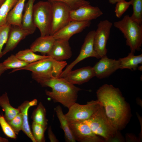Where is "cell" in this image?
<instances>
[{
	"instance_id": "6da1fadb",
	"label": "cell",
	"mask_w": 142,
	"mask_h": 142,
	"mask_svg": "<svg viewBox=\"0 0 142 142\" xmlns=\"http://www.w3.org/2000/svg\"><path fill=\"white\" fill-rule=\"evenodd\" d=\"M96 94L111 124L118 131L123 128L128 122L130 110L119 88L104 84L97 90Z\"/></svg>"
},
{
	"instance_id": "7a4b0ae2",
	"label": "cell",
	"mask_w": 142,
	"mask_h": 142,
	"mask_svg": "<svg viewBox=\"0 0 142 142\" xmlns=\"http://www.w3.org/2000/svg\"><path fill=\"white\" fill-rule=\"evenodd\" d=\"M39 83L43 87L51 88V91L45 90L46 95L68 109L76 103L78 93L81 90L62 77L51 78Z\"/></svg>"
},
{
	"instance_id": "3957f363",
	"label": "cell",
	"mask_w": 142,
	"mask_h": 142,
	"mask_svg": "<svg viewBox=\"0 0 142 142\" xmlns=\"http://www.w3.org/2000/svg\"><path fill=\"white\" fill-rule=\"evenodd\" d=\"M67 64L65 61H57L50 57L29 64L22 68L14 69L10 73L21 70L30 71L32 78L39 83L51 78L59 77Z\"/></svg>"
},
{
	"instance_id": "277c9868",
	"label": "cell",
	"mask_w": 142,
	"mask_h": 142,
	"mask_svg": "<svg viewBox=\"0 0 142 142\" xmlns=\"http://www.w3.org/2000/svg\"><path fill=\"white\" fill-rule=\"evenodd\" d=\"M114 27L119 29L126 39V43L131 52L134 53L141 49L142 44V25L133 20L130 16L125 15L120 21L114 23Z\"/></svg>"
},
{
	"instance_id": "5b68a950",
	"label": "cell",
	"mask_w": 142,
	"mask_h": 142,
	"mask_svg": "<svg viewBox=\"0 0 142 142\" xmlns=\"http://www.w3.org/2000/svg\"><path fill=\"white\" fill-rule=\"evenodd\" d=\"M82 122L88 125L95 135L106 141L120 140L118 131L110 123L102 105L90 118Z\"/></svg>"
},
{
	"instance_id": "8992f818",
	"label": "cell",
	"mask_w": 142,
	"mask_h": 142,
	"mask_svg": "<svg viewBox=\"0 0 142 142\" xmlns=\"http://www.w3.org/2000/svg\"><path fill=\"white\" fill-rule=\"evenodd\" d=\"M33 20L39 30L40 36L50 35L52 22L51 3L48 1H39L34 4Z\"/></svg>"
},
{
	"instance_id": "52a82bcc",
	"label": "cell",
	"mask_w": 142,
	"mask_h": 142,
	"mask_svg": "<svg viewBox=\"0 0 142 142\" xmlns=\"http://www.w3.org/2000/svg\"><path fill=\"white\" fill-rule=\"evenodd\" d=\"M101 105L97 100L88 102L85 105L76 103L68 109L65 115L69 123L82 122L90 118Z\"/></svg>"
},
{
	"instance_id": "ba28073f",
	"label": "cell",
	"mask_w": 142,
	"mask_h": 142,
	"mask_svg": "<svg viewBox=\"0 0 142 142\" xmlns=\"http://www.w3.org/2000/svg\"><path fill=\"white\" fill-rule=\"evenodd\" d=\"M51 4L52 17L50 35H53L71 21V9L67 4L62 2L55 1Z\"/></svg>"
},
{
	"instance_id": "9c48e42d",
	"label": "cell",
	"mask_w": 142,
	"mask_h": 142,
	"mask_svg": "<svg viewBox=\"0 0 142 142\" xmlns=\"http://www.w3.org/2000/svg\"><path fill=\"white\" fill-rule=\"evenodd\" d=\"M113 25L108 20L101 21L98 24L97 28L95 31L94 49L100 58L106 55L108 50L106 45Z\"/></svg>"
},
{
	"instance_id": "30bf717a",
	"label": "cell",
	"mask_w": 142,
	"mask_h": 142,
	"mask_svg": "<svg viewBox=\"0 0 142 142\" xmlns=\"http://www.w3.org/2000/svg\"><path fill=\"white\" fill-rule=\"evenodd\" d=\"M95 31L92 30L86 35L82 45L79 54L76 58L68 65L63 71L59 77H63L72 70L73 68L79 62L89 57H94L97 59L100 57L95 50L94 47V40Z\"/></svg>"
},
{
	"instance_id": "8fae6325",
	"label": "cell",
	"mask_w": 142,
	"mask_h": 142,
	"mask_svg": "<svg viewBox=\"0 0 142 142\" xmlns=\"http://www.w3.org/2000/svg\"><path fill=\"white\" fill-rule=\"evenodd\" d=\"M76 141L81 142H102L104 141L95 135L86 124L82 122L69 123Z\"/></svg>"
},
{
	"instance_id": "7c38bea8",
	"label": "cell",
	"mask_w": 142,
	"mask_h": 142,
	"mask_svg": "<svg viewBox=\"0 0 142 142\" xmlns=\"http://www.w3.org/2000/svg\"><path fill=\"white\" fill-rule=\"evenodd\" d=\"M103 14L102 11L98 7L92 6L89 4L71 9L70 12V20L71 21H91Z\"/></svg>"
},
{
	"instance_id": "4fadbf2b",
	"label": "cell",
	"mask_w": 142,
	"mask_h": 142,
	"mask_svg": "<svg viewBox=\"0 0 142 142\" xmlns=\"http://www.w3.org/2000/svg\"><path fill=\"white\" fill-rule=\"evenodd\" d=\"M119 60L110 59L106 55L100 59L93 67L95 76L99 79L108 77L119 69Z\"/></svg>"
},
{
	"instance_id": "5bb4252c",
	"label": "cell",
	"mask_w": 142,
	"mask_h": 142,
	"mask_svg": "<svg viewBox=\"0 0 142 142\" xmlns=\"http://www.w3.org/2000/svg\"><path fill=\"white\" fill-rule=\"evenodd\" d=\"M91 24V21H71L52 36L55 39H61L69 40L72 36L81 32L90 26Z\"/></svg>"
},
{
	"instance_id": "9a60e30c",
	"label": "cell",
	"mask_w": 142,
	"mask_h": 142,
	"mask_svg": "<svg viewBox=\"0 0 142 142\" xmlns=\"http://www.w3.org/2000/svg\"><path fill=\"white\" fill-rule=\"evenodd\" d=\"M30 34L29 31L21 27L11 25L5 46L2 51L3 56L13 50L21 40Z\"/></svg>"
},
{
	"instance_id": "2e32d148",
	"label": "cell",
	"mask_w": 142,
	"mask_h": 142,
	"mask_svg": "<svg viewBox=\"0 0 142 142\" xmlns=\"http://www.w3.org/2000/svg\"><path fill=\"white\" fill-rule=\"evenodd\" d=\"M68 40L56 39L47 55L58 61H63L70 58L72 53Z\"/></svg>"
},
{
	"instance_id": "e0dca14e",
	"label": "cell",
	"mask_w": 142,
	"mask_h": 142,
	"mask_svg": "<svg viewBox=\"0 0 142 142\" xmlns=\"http://www.w3.org/2000/svg\"><path fill=\"white\" fill-rule=\"evenodd\" d=\"M95 76L93 67L88 66L71 70L62 78L74 85H80L88 82Z\"/></svg>"
},
{
	"instance_id": "ac0fdd59",
	"label": "cell",
	"mask_w": 142,
	"mask_h": 142,
	"mask_svg": "<svg viewBox=\"0 0 142 142\" xmlns=\"http://www.w3.org/2000/svg\"><path fill=\"white\" fill-rule=\"evenodd\" d=\"M55 39L53 36H40L31 44L30 49L34 52H39L43 55L49 53Z\"/></svg>"
},
{
	"instance_id": "d6986e66",
	"label": "cell",
	"mask_w": 142,
	"mask_h": 142,
	"mask_svg": "<svg viewBox=\"0 0 142 142\" xmlns=\"http://www.w3.org/2000/svg\"><path fill=\"white\" fill-rule=\"evenodd\" d=\"M37 100L36 99L29 101H25L18 107L19 111L22 114L23 123L22 130L33 142H36L31 130L29 123L28 113L29 108L32 106L36 105Z\"/></svg>"
},
{
	"instance_id": "ffe728a7",
	"label": "cell",
	"mask_w": 142,
	"mask_h": 142,
	"mask_svg": "<svg viewBox=\"0 0 142 142\" xmlns=\"http://www.w3.org/2000/svg\"><path fill=\"white\" fill-rule=\"evenodd\" d=\"M35 1L28 0L25 4L22 20L21 27L29 31L31 34L34 33L36 28L33 20V8Z\"/></svg>"
},
{
	"instance_id": "44dd1931",
	"label": "cell",
	"mask_w": 142,
	"mask_h": 142,
	"mask_svg": "<svg viewBox=\"0 0 142 142\" xmlns=\"http://www.w3.org/2000/svg\"><path fill=\"white\" fill-rule=\"evenodd\" d=\"M26 0H19L16 4L8 13L6 23L21 27L23 12Z\"/></svg>"
},
{
	"instance_id": "7402d4cb",
	"label": "cell",
	"mask_w": 142,
	"mask_h": 142,
	"mask_svg": "<svg viewBox=\"0 0 142 142\" xmlns=\"http://www.w3.org/2000/svg\"><path fill=\"white\" fill-rule=\"evenodd\" d=\"M120 63L119 69H127L136 70L139 64H142V54L135 55L130 52L126 57L118 59Z\"/></svg>"
},
{
	"instance_id": "603a6c76",
	"label": "cell",
	"mask_w": 142,
	"mask_h": 142,
	"mask_svg": "<svg viewBox=\"0 0 142 142\" xmlns=\"http://www.w3.org/2000/svg\"><path fill=\"white\" fill-rule=\"evenodd\" d=\"M55 111L59 121L61 128L63 130L66 141L76 142L69 127V123L64 114L61 106L58 105L55 108Z\"/></svg>"
},
{
	"instance_id": "cb8c5ba5",
	"label": "cell",
	"mask_w": 142,
	"mask_h": 142,
	"mask_svg": "<svg viewBox=\"0 0 142 142\" xmlns=\"http://www.w3.org/2000/svg\"><path fill=\"white\" fill-rule=\"evenodd\" d=\"M0 106L4 112V116L7 122L13 118L19 112L18 108H15L11 105L6 92L0 96Z\"/></svg>"
},
{
	"instance_id": "d4e9b609",
	"label": "cell",
	"mask_w": 142,
	"mask_h": 142,
	"mask_svg": "<svg viewBox=\"0 0 142 142\" xmlns=\"http://www.w3.org/2000/svg\"><path fill=\"white\" fill-rule=\"evenodd\" d=\"M15 55L20 60L29 64L50 57L48 55L36 54L30 49L20 50Z\"/></svg>"
},
{
	"instance_id": "484cf974",
	"label": "cell",
	"mask_w": 142,
	"mask_h": 142,
	"mask_svg": "<svg viewBox=\"0 0 142 142\" xmlns=\"http://www.w3.org/2000/svg\"><path fill=\"white\" fill-rule=\"evenodd\" d=\"M31 118L33 122L47 127L48 120L46 117V110L42 102H40L33 110Z\"/></svg>"
},
{
	"instance_id": "4316f807",
	"label": "cell",
	"mask_w": 142,
	"mask_h": 142,
	"mask_svg": "<svg viewBox=\"0 0 142 142\" xmlns=\"http://www.w3.org/2000/svg\"><path fill=\"white\" fill-rule=\"evenodd\" d=\"M19 0H5L0 7V26L6 23V18L9 12L14 7Z\"/></svg>"
},
{
	"instance_id": "83f0119b",
	"label": "cell",
	"mask_w": 142,
	"mask_h": 142,
	"mask_svg": "<svg viewBox=\"0 0 142 142\" xmlns=\"http://www.w3.org/2000/svg\"><path fill=\"white\" fill-rule=\"evenodd\" d=\"M6 69H19L29 64L18 59L16 55L11 54L3 62Z\"/></svg>"
},
{
	"instance_id": "f1b7e54d",
	"label": "cell",
	"mask_w": 142,
	"mask_h": 142,
	"mask_svg": "<svg viewBox=\"0 0 142 142\" xmlns=\"http://www.w3.org/2000/svg\"><path fill=\"white\" fill-rule=\"evenodd\" d=\"M133 7L131 19L140 25H142V0H130Z\"/></svg>"
},
{
	"instance_id": "f546056e",
	"label": "cell",
	"mask_w": 142,
	"mask_h": 142,
	"mask_svg": "<svg viewBox=\"0 0 142 142\" xmlns=\"http://www.w3.org/2000/svg\"><path fill=\"white\" fill-rule=\"evenodd\" d=\"M47 128L35 122H32V134L36 142L45 141L44 133Z\"/></svg>"
},
{
	"instance_id": "4dcf8cb0",
	"label": "cell",
	"mask_w": 142,
	"mask_h": 142,
	"mask_svg": "<svg viewBox=\"0 0 142 142\" xmlns=\"http://www.w3.org/2000/svg\"><path fill=\"white\" fill-rule=\"evenodd\" d=\"M11 25L6 23L0 26V58L3 56V48L7 42Z\"/></svg>"
},
{
	"instance_id": "1f68e13d",
	"label": "cell",
	"mask_w": 142,
	"mask_h": 142,
	"mask_svg": "<svg viewBox=\"0 0 142 142\" xmlns=\"http://www.w3.org/2000/svg\"><path fill=\"white\" fill-rule=\"evenodd\" d=\"M0 125L3 132L7 136L14 139L16 138V134L2 114L0 115Z\"/></svg>"
},
{
	"instance_id": "d6a6232c",
	"label": "cell",
	"mask_w": 142,
	"mask_h": 142,
	"mask_svg": "<svg viewBox=\"0 0 142 142\" xmlns=\"http://www.w3.org/2000/svg\"><path fill=\"white\" fill-rule=\"evenodd\" d=\"M16 135L22 130L23 123L22 113L19 112L12 119L7 122Z\"/></svg>"
},
{
	"instance_id": "836d02e7",
	"label": "cell",
	"mask_w": 142,
	"mask_h": 142,
	"mask_svg": "<svg viewBox=\"0 0 142 142\" xmlns=\"http://www.w3.org/2000/svg\"><path fill=\"white\" fill-rule=\"evenodd\" d=\"M50 3L55 1L64 2L68 5L71 9H75L79 7L90 4V3L86 0H47Z\"/></svg>"
},
{
	"instance_id": "e575fe53",
	"label": "cell",
	"mask_w": 142,
	"mask_h": 142,
	"mask_svg": "<svg viewBox=\"0 0 142 142\" xmlns=\"http://www.w3.org/2000/svg\"><path fill=\"white\" fill-rule=\"evenodd\" d=\"M114 12L116 16L118 18H120L131 5V2L123 0L118 2L116 3Z\"/></svg>"
},
{
	"instance_id": "d590c367",
	"label": "cell",
	"mask_w": 142,
	"mask_h": 142,
	"mask_svg": "<svg viewBox=\"0 0 142 142\" xmlns=\"http://www.w3.org/2000/svg\"><path fill=\"white\" fill-rule=\"evenodd\" d=\"M48 138L51 142H58L59 140L53 132L51 126H50L48 129Z\"/></svg>"
},
{
	"instance_id": "8d00e7d4",
	"label": "cell",
	"mask_w": 142,
	"mask_h": 142,
	"mask_svg": "<svg viewBox=\"0 0 142 142\" xmlns=\"http://www.w3.org/2000/svg\"><path fill=\"white\" fill-rule=\"evenodd\" d=\"M6 70L3 62L0 63V77Z\"/></svg>"
},
{
	"instance_id": "74e56055",
	"label": "cell",
	"mask_w": 142,
	"mask_h": 142,
	"mask_svg": "<svg viewBox=\"0 0 142 142\" xmlns=\"http://www.w3.org/2000/svg\"><path fill=\"white\" fill-rule=\"evenodd\" d=\"M123 0H109V3L112 4H114L120 1Z\"/></svg>"
},
{
	"instance_id": "f35d334b",
	"label": "cell",
	"mask_w": 142,
	"mask_h": 142,
	"mask_svg": "<svg viewBox=\"0 0 142 142\" xmlns=\"http://www.w3.org/2000/svg\"><path fill=\"white\" fill-rule=\"evenodd\" d=\"M8 140L6 138L2 137L0 136V142H8Z\"/></svg>"
},
{
	"instance_id": "ab89813d",
	"label": "cell",
	"mask_w": 142,
	"mask_h": 142,
	"mask_svg": "<svg viewBox=\"0 0 142 142\" xmlns=\"http://www.w3.org/2000/svg\"><path fill=\"white\" fill-rule=\"evenodd\" d=\"M141 71L142 70V65L138 66L137 68V69Z\"/></svg>"
},
{
	"instance_id": "60d3db41",
	"label": "cell",
	"mask_w": 142,
	"mask_h": 142,
	"mask_svg": "<svg viewBox=\"0 0 142 142\" xmlns=\"http://www.w3.org/2000/svg\"><path fill=\"white\" fill-rule=\"evenodd\" d=\"M5 1V0H0V7Z\"/></svg>"
}]
</instances>
